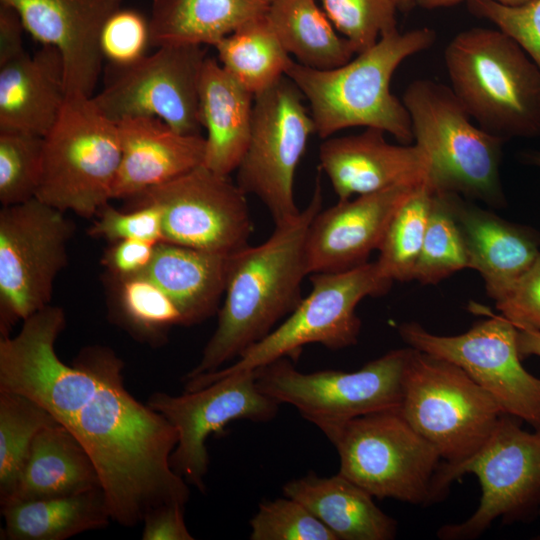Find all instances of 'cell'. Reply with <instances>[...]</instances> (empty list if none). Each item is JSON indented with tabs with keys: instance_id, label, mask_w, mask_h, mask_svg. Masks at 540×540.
Wrapping results in <instances>:
<instances>
[{
	"instance_id": "cell-38",
	"label": "cell",
	"mask_w": 540,
	"mask_h": 540,
	"mask_svg": "<svg viewBox=\"0 0 540 540\" xmlns=\"http://www.w3.org/2000/svg\"><path fill=\"white\" fill-rule=\"evenodd\" d=\"M251 540H338L302 503L285 496L259 505Z\"/></svg>"
},
{
	"instance_id": "cell-34",
	"label": "cell",
	"mask_w": 540,
	"mask_h": 540,
	"mask_svg": "<svg viewBox=\"0 0 540 540\" xmlns=\"http://www.w3.org/2000/svg\"><path fill=\"white\" fill-rule=\"evenodd\" d=\"M115 282V321L138 340L158 345L165 341L172 326L183 325L175 302L147 275Z\"/></svg>"
},
{
	"instance_id": "cell-16",
	"label": "cell",
	"mask_w": 540,
	"mask_h": 540,
	"mask_svg": "<svg viewBox=\"0 0 540 540\" xmlns=\"http://www.w3.org/2000/svg\"><path fill=\"white\" fill-rule=\"evenodd\" d=\"M246 196L229 176L200 165L129 200L160 209L163 241L229 256L253 231Z\"/></svg>"
},
{
	"instance_id": "cell-17",
	"label": "cell",
	"mask_w": 540,
	"mask_h": 540,
	"mask_svg": "<svg viewBox=\"0 0 540 540\" xmlns=\"http://www.w3.org/2000/svg\"><path fill=\"white\" fill-rule=\"evenodd\" d=\"M147 405L160 413L175 428L178 441L171 454V466L188 484L204 491L208 471V437L231 421L247 419L267 422L280 404L262 393L253 371L222 377L179 396L154 392Z\"/></svg>"
},
{
	"instance_id": "cell-44",
	"label": "cell",
	"mask_w": 540,
	"mask_h": 540,
	"mask_svg": "<svg viewBox=\"0 0 540 540\" xmlns=\"http://www.w3.org/2000/svg\"><path fill=\"white\" fill-rule=\"evenodd\" d=\"M184 506L168 503L149 510L143 518V540H193L184 520Z\"/></svg>"
},
{
	"instance_id": "cell-33",
	"label": "cell",
	"mask_w": 540,
	"mask_h": 540,
	"mask_svg": "<svg viewBox=\"0 0 540 540\" xmlns=\"http://www.w3.org/2000/svg\"><path fill=\"white\" fill-rule=\"evenodd\" d=\"M429 180L417 185L394 214L378 249L381 274L391 281L413 280L432 208Z\"/></svg>"
},
{
	"instance_id": "cell-45",
	"label": "cell",
	"mask_w": 540,
	"mask_h": 540,
	"mask_svg": "<svg viewBox=\"0 0 540 540\" xmlns=\"http://www.w3.org/2000/svg\"><path fill=\"white\" fill-rule=\"evenodd\" d=\"M22 19L12 6L0 3V65L25 52Z\"/></svg>"
},
{
	"instance_id": "cell-48",
	"label": "cell",
	"mask_w": 540,
	"mask_h": 540,
	"mask_svg": "<svg viewBox=\"0 0 540 540\" xmlns=\"http://www.w3.org/2000/svg\"><path fill=\"white\" fill-rule=\"evenodd\" d=\"M523 163L540 168V151L530 150L520 154Z\"/></svg>"
},
{
	"instance_id": "cell-41",
	"label": "cell",
	"mask_w": 540,
	"mask_h": 540,
	"mask_svg": "<svg viewBox=\"0 0 540 540\" xmlns=\"http://www.w3.org/2000/svg\"><path fill=\"white\" fill-rule=\"evenodd\" d=\"M129 212L119 211L108 204L99 212V218L89 228L93 237L111 243L125 239H138L159 243L163 241L162 214L152 204H135Z\"/></svg>"
},
{
	"instance_id": "cell-26",
	"label": "cell",
	"mask_w": 540,
	"mask_h": 540,
	"mask_svg": "<svg viewBox=\"0 0 540 540\" xmlns=\"http://www.w3.org/2000/svg\"><path fill=\"white\" fill-rule=\"evenodd\" d=\"M229 256L169 242H159L147 275L175 302L183 326L200 323L219 308Z\"/></svg>"
},
{
	"instance_id": "cell-18",
	"label": "cell",
	"mask_w": 540,
	"mask_h": 540,
	"mask_svg": "<svg viewBox=\"0 0 540 540\" xmlns=\"http://www.w3.org/2000/svg\"><path fill=\"white\" fill-rule=\"evenodd\" d=\"M123 0H0L19 13L24 28L60 53L67 95L92 97L104 56L101 34Z\"/></svg>"
},
{
	"instance_id": "cell-10",
	"label": "cell",
	"mask_w": 540,
	"mask_h": 540,
	"mask_svg": "<svg viewBox=\"0 0 540 540\" xmlns=\"http://www.w3.org/2000/svg\"><path fill=\"white\" fill-rule=\"evenodd\" d=\"M399 412L446 464L474 455L504 414L459 366L411 347Z\"/></svg>"
},
{
	"instance_id": "cell-15",
	"label": "cell",
	"mask_w": 540,
	"mask_h": 540,
	"mask_svg": "<svg viewBox=\"0 0 540 540\" xmlns=\"http://www.w3.org/2000/svg\"><path fill=\"white\" fill-rule=\"evenodd\" d=\"M206 51L200 45H166L125 65L113 66L100 92L98 109L115 123L152 116L182 134L199 135V83Z\"/></svg>"
},
{
	"instance_id": "cell-47",
	"label": "cell",
	"mask_w": 540,
	"mask_h": 540,
	"mask_svg": "<svg viewBox=\"0 0 540 540\" xmlns=\"http://www.w3.org/2000/svg\"><path fill=\"white\" fill-rule=\"evenodd\" d=\"M468 0H415V5L426 10L447 8ZM505 6H520L532 0H493Z\"/></svg>"
},
{
	"instance_id": "cell-37",
	"label": "cell",
	"mask_w": 540,
	"mask_h": 540,
	"mask_svg": "<svg viewBox=\"0 0 540 540\" xmlns=\"http://www.w3.org/2000/svg\"><path fill=\"white\" fill-rule=\"evenodd\" d=\"M335 27L353 46L356 54L397 29V7L392 0H319Z\"/></svg>"
},
{
	"instance_id": "cell-21",
	"label": "cell",
	"mask_w": 540,
	"mask_h": 540,
	"mask_svg": "<svg viewBox=\"0 0 540 540\" xmlns=\"http://www.w3.org/2000/svg\"><path fill=\"white\" fill-rule=\"evenodd\" d=\"M443 193L461 230L469 268L480 274L487 295L495 302L500 300L540 254V234L529 226L507 221L459 194Z\"/></svg>"
},
{
	"instance_id": "cell-13",
	"label": "cell",
	"mask_w": 540,
	"mask_h": 540,
	"mask_svg": "<svg viewBox=\"0 0 540 540\" xmlns=\"http://www.w3.org/2000/svg\"><path fill=\"white\" fill-rule=\"evenodd\" d=\"M477 310L487 319L458 335H437L417 322L398 327L411 348L449 361L463 369L497 402L504 414L540 430V378L522 365L517 328L503 315Z\"/></svg>"
},
{
	"instance_id": "cell-31",
	"label": "cell",
	"mask_w": 540,
	"mask_h": 540,
	"mask_svg": "<svg viewBox=\"0 0 540 540\" xmlns=\"http://www.w3.org/2000/svg\"><path fill=\"white\" fill-rule=\"evenodd\" d=\"M214 47L221 66L254 96L284 77L292 60L266 13L246 22Z\"/></svg>"
},
{
	"instance_id": "cell-50",
	"label": "cell",
	"mask_w": 540,
	"mask_h": 540,
	"mask_svg": "<svg viewBox=\"0 0 540 540\" xmlns=\"http://www.w3.org/2000/svg\"><path fill=\"white\" fill-rule=\"evenodd\" d=\"M533 539H535V540H540V534H539V535H536L535 537H533Z\"/></svg>"
},
{
	"instance_id": "cell-22",
	"label": "cell",
	"mask_w": 540,
	"mask_h": 540,
	"mask_svg": "<svg viewBox=\"0 0 540 540\" xmlns=\"http://www.w3.org/2000/svg\"><path fill=\"white\" fill-rule=\"evenodd\" d=\"M121 160L112 199H129L203 165L205 138L182 134L157 117L117 122Z\"/></svg>"
},
{
	"instance_id": "cell-42",
	"label": "cell",
	"mask_w": 540,
	"mask_h": 540,
	"mask_svg": "<svg viewBox=\"0 0 540 540\" xmlns=\"http://www.w3.org/2000/svg\"><path fill=\"white\" fill-rule=\"evenodd\" d=\"M495 304L501 315L513 325L540 332V254L512 289Z\"/></svg>"
},
{
	"instance_id": "cell-9",
	"label": "cell",
	"mask_w": 540,
	"mask_h": 540,
	"mask_svg": "<svg viewBox=\"0 0 540 540\" xmlns=\"http://www.w3.org/2000/svg\"><path fill=\"white\" fill-rule=\"evenodd\" d=\"M120 160L117 123L98 109L92 97L68 95L44 136L35 198L62 212L91 217L112 199Z\"/></svg>"
},
{
	"instance_id": "cell-1",
	"label": "cell",
	"mask_w": 540,
	"mask_h": 540,
	"mask_svg": "<svg viewBox=\"0 0 540 540\" xmlns=\"http://www.w3.org/2000/svg\"><path fill=\"white\" fill-rule=\"evenodd\" d=\"M64 327V311L50 304L24 320L17 335L0 336V390L36 401L79 440L112 520L133 527L156 506L185 505L188 483L171 466L175 428L129 393L123 361L111 349L86 347L65 364L55 350Z\"/></svg>"
},
{
	"instance_id": "cell-2",
	"label": "cell",
	"mask_w": 540,
	"mask_h": 540,
	"mask_svg": "<svg viewBox=\"0 0 540 540\" xmlns=\"http://www.w3.org/2000/svg\"><path fill=\"white\" fill-rule=\"evenodd\" d=\"M322 208L320 175L308 205L287 222L275 225L271 236L256 246L229 255L224 301L217 327L190 379L221 369L266 337L292 313L302 297L308 275L305 239L314 216Z\"/></svg>"
},
{
	"instance_id": "cell-43",
	"label": "cell",
	"mask_w": 540,
	"mask_h": 540,
	"mask_svg": "<svg viewBox=\"0 0 540 540\" xmlns=\"http://www.w3.org/2000/svg\"><path fill=\"white\" fill-rule=\"evenodd\" d=\"M157 244L138 239L112 242L104 252L102 264L114 280L145 274L153 260Z\"/></svg>"
},
{
	"instance_id": "cell-20",
	"label": "cell",
	"mask_w": 540,
	"mask_h": 540,
	"mask_svg": "<svg viewBox=\"0 0 540 540\" xmlns=\"http://www.w3.org/2000/svg\"><path fill=\"white\" fill-rule=\"evenodd\" d=\"M319 169L327 175L338 200L429 180L430 157L418 144H391L385 132L326 138L319 148Z\"/></svg>"
},
{
	"instance_id": "cell-35",
	"label": "cell",
	"mask_w": 540,
	"mask_h": 540,
	"mask_svg": "<svg viewBox=\"0 0 540 540\" xmlns=\"http://www.w3.org/2000/svg\"><path fill=\"white\" fill-rule=\"evenodd\" d=\"M466 268H469V258L459 225L444 193L434 191L413 280L423 285H435Z\"/></svg>"
},
{
	"instance_id": "cell-24",
	"label": "cell",
	"mask_w": 540,
	"mask_h": 540,
	"mask_svg": "<svg viewBox=\"0 0 540 540\" xmlns=\"http://www.w3.org/2000/svg\"><path fill=\"white\" fill-rule=\"evenodd\" d=\"M199 103L202 127L207 131L203 165L229 176L249 144L254 95L218 59L207 57L200 76Z\"/></svg>"
},
{
	"instance_id": "cell-6",
	"label": "cell",
	"mask_w": 540,
	"mask_h": 540,
	"mask_svg": "<svg viewBox=\"0 0 540 540\" xmlns=\"http://www.w3.org/2000/svg\"><path fill=\"white\" fill-rule=\"evenodd\" d=\"M522 421L503 414L483 446L458 464L441 463L434 483L439 502L450 485L473 474L481 487L474 513L459 523L439 528L443 540H472L480 537L497 520L512 524L539 516L540 430L523 429Z\"/></svg>"
},
{
	"instance_id": "cell-29",
	"label": "cell",
	"mask_w": 540,
	"mask_h": 540,
	"mask_svg": "<svg viewBox=\"0 0 540 540\" xmlns=\"http://www.w3.org/2000/svg\"><path fill=\"white\" fill-rule=\"evenodd\" d=\"M2 538L7 540H64L105 528L112 520L102 488L85 493L1 506Z\"/></svg>"
},
{
	"instance_id": "cell-46",
	"label": "cell",
	"mask_w": 540,
	"mask_h": 540,
	"mask_svg": "<svg viewBox=\"0 0 540 540\" xmlns=\"http://www.w3.org/2000/svg\"><path fill=\"white\" fill-rule=\"evenodd\" d=\"M515 327L517 328L518 349L522 360L530 356L540 358V332L527 327Z\"/></svg>"
},
{
	"instance_id": "cell-27",
	"label": "cell",
	"mask_w": 540,
	"mask_h": 540,
	"mask_svg": "<svg viewBox=\"0 0 540 540\" xmlns=\"http://www.w3.org/2000/svg\"><path fill=\"white\" fill-rule=\"evenodd\" d=\"M99 488L101 480L88 452L65 426L55 422L35 437L15 493L6 503L72 496Z\"/></svg>"
},
{
	"instance_id": "cell-19",
	"label": "cell",
	"mask_w": 540,
	"mask_h": 540,
	"mask_svg": "<svg viewBox=\"0 0 540 540\" xmlns=\"http://www.w3.org/2000/svg\"><path fill=\"white\" fill-rule=\"evenodd\" d=\"M416 186L398 185L338 200L334 206L321 209L305 239L308 275L347 271L367 263L370 254L379 249L394 214Z\"/></svg>"
},
{
	"instance_id": "cell-8",
	"label": "cell",
	"mask_w": 540,
	"mask_h": 540,
	"mask_svg": "<svg viewBox=\"0 0 540 540\" xmlns=\"http://www.w3.org/2000/svg\"><path fill=\"white\" fill-rule=\"evenodd\" d=\"M321 431L338 452V473L373 497L436 503L441 456L399 410L366 414Z\"/></svg>"
},
{
	"instance_id": "cell-4",
	"label": "cell",
	"mask_w": 540,
	"mask_h": 540,
	"mask_svg": "<svg viewBox=\"0 0 540 540\" xmlns=\"http://www.w3.org/2000/svg\"><path fill=\"white\" fill-rule=\"evenodd\" d=\"M450 88L472 120L504 141L540 136V70L497 28L472 27L446 45Z\"/></svg>"
},
{
	"instance_id": "cell-23",
	"label": "cell",
	"mask_w": 540,
	"mask_h": 540,
	"mask_svg": "<svg viewBox=\"0 0 540 540\" xmlns=\"http://www.w3.org/2000/svg\"><path fill=\"white\" fill-rule=\"evenodd\" d=\"M59 51L42 45L0 65V130L44 137L67 99Z\"/></svg>"
},
{
	"instance_id": "cell-7",
	"label": "cell",
	"mask_w": 540,
	"mask_h": 540,
	"mask_svg": "<svg viewBox=\"0 0 540 540\" xmlns=\"http://www.w3.org/2000/svg\"><path fill=\"white\" fill-rule=\"evenodd\" d=\"M310 281L309 295L281 324L229 367L184 380L185 391L201 389L231 374L253 371L280 358L297 360L308 344L331 350L355 345L361 330L357 305L365 297L387 293L393 283L381 274L376 262L342 272L312 274Z\"/></svg>"
},
{
	"instance_id": "cell-51",
	"label": "cell",
	"mask_w": 540,
	"mask_h": 540,
	"mask_svg": "<svg viewBox=\"0 0 540 540\" xmlns=\"http://www.w3.org/2000/svg\"><path fill=\"white\" fill-rule=\"evenodd\" d=\"M262 1H264V2H266V3L269 4V3H271L273 0H262Z\"/></svg>"
},
{
	"instance_id": "cell-30",
	"label": "cell",
	"mask_w": 540,
	"mask_h": 540,
	"mask_svg": "<svg viewBox=\"0 0 540 540\" xmlns=\"http://www.w3.org/2000/svg\"><path fill=\"white\" fill-rule=\"evenodd\" d=\"M266 17L284 49L301 65L328 70L356 54L316 0H273Z\"/></svg>"
},
{
	"instance_id": "cell-36",
	"label": "cell",
	"mask_w": 540,
	"mask_h": 540,
	"mask_svg": "<svg viewBox=\"0 0 540 540\" xmlns=\"http://www.w3.org/2000/svg\"><path fill=\"white\" fill-rule=\"evenodd\" d=\"M44 137L0 130V202L15 205L36 197L43 165Z\"/></svg>"
},
{
	"instance_id": "cell-28",
	"label": "cell",
	"mask_w": 540,
	"mask_h": 540,
	"mask_svg": "<svg viewBox=\"0 0 540 540\" xmlns=\"http://www.w3.org/2000/svg\"><path fill=\"white\" fill-rule=\"evenodd\" d=\"M262 0H152L151 46L212 45L264 15Z\"/></svg>"
},
{
	"instance_id": "cell-11",
	"label": "cell",
	"mask_w": 540,
	"mask_h": 540,
	"mask_svg": "<svg viewBox=\"0 0 540 540\" xmlns=\"http://www.w3.org/2000/svg\"><path fill=\"white\" fill-rule=\"evenodd\" d=\"M408 348L395 349L354 372L298 371L286 357L254 370L259 390L290 404L320 430L370 413L399 410Z\"/></svg>"
},
{
	"instance_id": "cell-5",
	"label": "cell",
	"mask_w": 540,
	"mask_h": 540,
	"mask_svg": "<svg viewBox=\"0 0 540 540\" xmlns=\"http://www.w3.org/2000/svg\"><path fill=\"white\" fill-rule=\"evenodd\" d=\"M402 101L410 116L413 141L430 157L433 189L503 207L500 165L506 141L475 125L450 86L443 83L414 80Z\"/></svg>"
},
{
	"instance_id": "cell-25",
	"label": "cell",
	"mask_w": 540,
	"mask_h": 540,
	"mask_svg": "<svg viewBox=\"0 0 540 540\" xmlns=\"http://www.w3.org/2000/svg\"><path fill=\"white\" fill-rule=\"evenodd\" d=\"M283 493L302 503L338 540H391L397 534V521L339 473L320 477L310 472L287 482Z\"/></svg>"
},
{
	"instance_id": "cell-39",
	"label": "cell",
	"mask_w": 540,
	"mask_h": 540,
	"mask_svg": "<svg viewBox=\"0 0 540 540\" xmlns=\"http://www.w3.org/2000/svg\"><path fill=\"white\" fill-rule=\"evenodd\" d=\"M474 16L485 19L515 40L540 70V0L505 6L493 0H468Z\"/></svg>"
},
{
	"instance_id": "cell-14",
	"label": "cell",
	"mask_w": 540,
	"mask_h": 540,
	"mask_svg": "<svg viewBox=\"0 0 540 540\" xmlns=\"http://www.w3.org/2000/svg\"><path fill=\"white\" fill-rule=\"evenodd\" d=\"M304 100L287 76L254 96L250 140L236 169L238 186L264 204L275 225L300 212L294 196L295 172L315 133Z\"/></svg>"
},
{
	"instance_id": "cell-3",
	"label": "cell",
	"mask_w": 540,
	"mask_h": 540,
	"mask_svg": "<svg viewBox=\"0 0 540 540\" xmlns=\"http://www.w3.org/2000/svg\"><path fill=\"white\" fill-rule=\"evenodd\" d=\"M436 40L428 27L383 35L371 48L333 69L317 70L291 60L287 76L309 102L315 133L326 139L350 127H371L401 144L413 141L409 113L390 89L398 66Z\"/></svg>"
},
{
	"instance_id": "cell-32",
	"label": "cell",
	"mask_w": 540,
	"mask_h": 540,
	"mask_svg": "<svg viewBox=\"0 0 540 540\" xmlns=\"http://www.w3.org/2000/svg\"><path fill=\"white\" fill-rule=\"evenodd\" d=\"M55 422L31 398L0 390V505L14 495L35 437Z\"/></svg>"
},
{
	"instance_id": "cell-52",
	"label": "cell",
	"mask_w": 540,
	"mask_h": 540,
	"mask_svg": "<svg viewBox=\"0 0 540 540\" xmlns=\"http://www.w3.org/2000/svg\"><path fill=\"white\" fill-rule=\"evenodd\" d=\"M539 516H540V511H539Z\"/></svg>"
},
{
	"instance_id": "cell-40",
	"label": "cell",
	"mask_w": 540,
	"mask_h": 540,
	"mask_svg": "<svg viewBox=\"0 0 540 540\" xmlns=\"http://www.w3.org/2000/svg\"><path fill=\"white\" fill-rule=\"evenodd\" d=\"M149 46V20L136 10L119 8L103 27L101 49L111 65L131 64L145 56Z\"/></svg>"
},
{
	"instance_id": "cell-12",
	"label": "cell",
	"mask_w": 540,
	"mask_h": 540,
	"mask_svg": "<svg viewBox=\"0 0 540 540\" xmlns=\"http://www.w3.org/2000/svg\"><path fill=\"white\" fill-rule=\"evenodd\" d=\"M73 233L64 212L37 198L0 211V336L50 304Z\"/></svg>"
},
{
	"instance_id": "cell-49",
	"label": "cell",
	"mask_w": 540,
	"mask_h": 540,
	"mask_svg": "<svg viewBox=\"0 0 540 540\" xmlns=\"http://www.w3.org/2000/svg\"><path fill=\"white\" fill-rule=\"evenodd\" d=\"M397 9L403 13L412 10L415 5V0H392Z\"/></svg>"
}]
</instances>
